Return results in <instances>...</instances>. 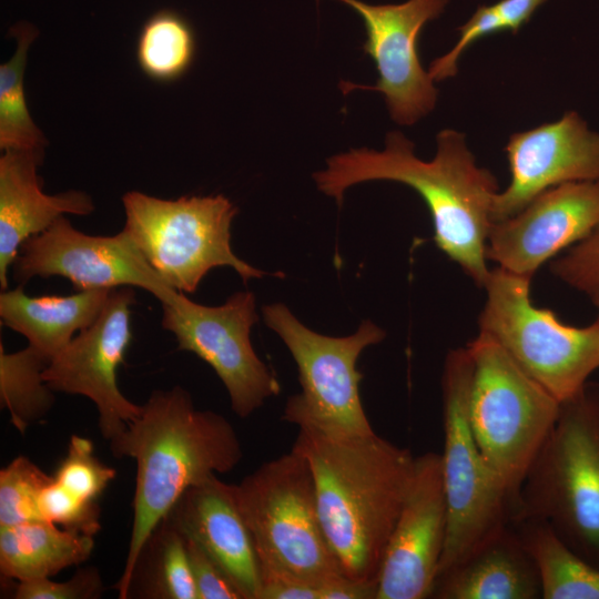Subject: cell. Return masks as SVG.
<instances>
[{
    "label": "cell",
    "mask_w": 599,
    "mask_h": 599,
    "mask_svg": "<svg viewBox=\"0 0 599 599\" xmlns=\"http://www.w3.org/2000/svg\"><path fill=\"white\" fill-rule=\"evenodd\" d=\"M432 161L414 153V144L400 132H389L385 148H367L327 159L326 170L313 177L317 189L341 205L346 189L374 180L403 183L426 203L436 246L483 287L489 274L486 257L491 210L499 186L495 175L476 164L465 135L453 129L437 136Z\"/></svg>",
    "instance_id": "cell-1"
},
{
    "label": "cell",
    "mask_w": 599,
    "mask_h": 599,
    "mask_svg": "<svg viewBox=\"0 0 599 599\" xmlns=\"http://www.w3.org/2000/svg\"><path fill=\"white\" fill-rule=\"evenodd\" d=\"M116 470L103 464L94 454L93 443L72 435L67 455L59 464L54 480L70 494L87 501L98 502Z\"/></svg>",
    "instance_id": "cell-29"
},
{
    "label": "cell",
    "mask_w": 599,
    "mask_h": 599,
    "mask_svg": "<svg viewBox=\"0 0 599 599\" xmlns=\"http://www.w3.org/2000/svg\"><path fill=\"white\" fill-rule=\"evenodd\" d=\"M546 0H499L493 3L500 31L517 33Z\"/></svg>",
    "instance_id": "cell-34"
},
{
    "label": "cell",
    "mask_w": 599,
    "mask_h": 599,
    "mask_svg": "<svg viewBox=\"0 0 599 599\" xmlns=\"http://www.w3.org/2000/svg\"><path fill=\"white\" fill-rule=\"evenodd\" d=\"M51 359L28 345L7 353L0 345V400L9 410L11 424L24 434L27 428L45 417L54 403V392L43 378Z\"/></svg>",
    "instance_id": "cell-25"
},
{
    "label": "cell",
    "mask_w": 599,
    "mask_h": 599,
    "mask_svg": "<svg viewBox=\"0 0 599 599\" xmlns=\"http://www.w3.org/2000/svg\"><path fill=\"white\" fill-rule=\"evenodd\" d=\"M448 530L441 456L415 457L405 499L390 535L376 599L432 597Z\"/></svg>",
    "instance_id": "cell-15"
},
{
    "label": "cell",
    "mask_w": 599,
    "mask_h": 599,
    "mask_svg": "<svg viewBox=\"0 0 599 599\" xmlns=\"http://www.w3.org/2000/svg\"><path fill=\"white\" fill-rule=\"evenodd\" d=\"M293 448L308 461L319 520L344 576L377 583L414 459L376 433L334 437L300 427Z\"/></svg>",
    "instance_id": "cell-3"
},
{
    "label": "cell",
    "mask_w": 599,
    "mask_h": 599,
    "mask_svg": "<svg viewBox=\"0 0 599 599\" xmlns=\"http://www.w3.org/2000/svg\"><path fill=\"white\" fill-rule=\"evenodd\" d=\"M338 1L362 17L366 29L363 50L378 72L374 85L343 82L342 90L380 92L392 119L399 124H413L428 114L435 108L438 90L420 63L418 37L428 21L440 16L448 0H407L378 6L361 0Z\"/></svg>",
    "instance_id": "cell-14"
},
{
    "label": "cell",
    "mask_w": 599,
    "mask_h": 599,
    "mask_svg": "<svg viewBox=\"0 0 599 599\" xmlns=\"http://www.w3.org/2000/svg\"><path fill=\"white\" fill-rule=\"evenodd\" d=\"M599 223V180L568 182L542 192L515 215L490 225L486 257L531 277L548 260Z\"/></svg>",
    "instance_id": "cell-16"
},
{
    "label": "cell",
    "mask_w": 599,
    "mask_h": 599,
    "mask_svg": "<svg viewBox=\"0 0 599 599\" xmlns=\"http://www.w3.org/2000/svg\"><path fill=\"white\" fill-rule=\"evenodd\" d=\"M11 34L17 39L16 52L0 65V149L43 151L48 142L29 113L23 84L28 50L38 30L23 22Z\"/></svg>",
    "instance_id": "cell-26"
},
{
    "label": "cell",
    "mask_w": 599,
    "mask_h": 599,
    "mask_svg": "<svg viewBox=\"0 0 599 599\" xmlns=\"http://www.w3.org/2000/svg\"><path fill=\"white\" fill-rule=\"evenodd\" d=\"M262 573L309 581L344 576L325 537L313 474L295 448L234 485Z\"/></svg>",
    "instance_id": "cell-6"
},
{
    "label": "cell",
    "mask_w": 599,
    "mask_h": 599,
    "mask_svg": "<svg viewBox=\"0 0 599 599\" xmlns=\"http://www.w3.org/2000/svg\"><path fill=\"white\" fill-rule=\"evenodd\" d=\"M505 151L510 181L495 196L493 223L515 215L548 189L599 180V132L591 130L576 111L514 133Z\"/></svg>",
    "instance_id": "cell-17"
},
{
    "label": "cell",
    "mask_w": 599,
    "mask_h": 599,
    "mask_svg": "<svg viewBox=\"0 0 599 599\" xmlns=\"http://www.w3.org/2000/svg\"><path fill=\"white\" fill-rule=\"evenodd\" d=\"M26 456H18L0 471V526L43 520L39 499L52 480Z\"/></svg>",
    "instance_id": "cell-28"
},
{
    "label": "cell",
    "mask_w": 599,
    "mask_h": 599,
    "mask_svg": "<svg viewBox=\"0 0 599 599\" xmlns=\"http://www.w3.org/2000/svg\"><path fill=\"white\" fill-rule=\"evenodd\" d=\"M199 599L185 537L165 517L145 542L128 598Z\"/></svg>",
    "instance_id": "cell-24"
},
{
    "label": "cell",
    "mask_w": 599,
    "mask_h": 599,
    "mask_svg": "<svg viewBox=\"0 0 599 599\" xmlns=\"http://www.w3.org/2000/svg\"><path fill=\"white\" fill-rule=\"evenodd\" d=\"M264 323L284 342L298 370L301 393L291 396L283 419L334 437H364L374 434L365 414L356 368L362 352L380 343L386 333L364 321L348 336L333 337L302 324L283 303L262 307Z\"/></svg>",
    "instance_id": "cell-10"
},
{
    "label": "cell",
    "mask_w": 599,
    "mask_h": 599,
    "mask_svg": "<svg viewBox=\"0 0 599 599\" xmlns=\"http://www.w3.org/2000/svg\"><path fill=\"white\" fill-rule=\"evenodd\" d=\"M540 520L599 568V383L562 402L522 483L511 524Z\"/></svg>",
    "instance_id": "cell-4"
},
{
    "label": "cell",
    "mask_w": 599,
    "mask_h": 599,
    "mask_svg": "<svg viewBox=\"0 0 599 599\" xmlns=\"http://www.w3.org/2000/svg\"><path fill=\"white\" fill-rule=\"evenodd\" d=\"M11 270L21 285L34 276H62L77 291L140 287L162 304L179 294L124 230L112 236L89 235L74 229L64 215L21 244Z\"/></svg>",
    "instance_id": "cell-12"
},
{
    "label": "cell",
    "mask_w": 599,
    "mask_h": 599,
    "mask_svg": "<svg viewBox=\"0 0 599 599\" xmlns=\"http://www.w3.org/2000/svg\"><path fill=\"white\" fill-rule=\"evenodd\" d=\"M531 277L489 271L479 332L491 336L531 378L562 403L599 369V323L577 327L534 305Z\"/></svg>",
    "instance_id": "cell-7"
},
{
    "label": "cell",
    "mask_w": 599,
    "mask_h": 599,
    "mask_svg": "<svg viewBox=\"0 0 599 599\" xmlns=\"http://www.w3.org/2000/svg\"><path fill=\"white\" fill-rule=\"evenodd\" d=\"M130 286L112 288L87 328L79 332L50 362L43 378L53 392L82 395L94 403L101 435L110 440L141 413L142 405L128 399L116 383V370L131 343Z\"/></svg>",
    "instance_id": "cell-13"
},
{
    "label": "cell",
    "mask_w": 599,
    "mask_h": 599,
    "mask_svg": "<svg viewBox=\"0 0 599 599\" xmlns=\"http://www.w3.org/2000/svg\"><path fill=\"white\" fill-rule=\"evenodd\" d=\"M162 327L175 336L180 351L195 354L213 368L240 418L280 394V382L251 343V328L258 321L252 292H236L220 306L197 304L179 292L162 304Z\"/></svg>",
    "instance_id": "cell-11"
},
{
    "label": "cell",
    "mask_w": 599,
    "mask_h": 599,
    "mask_svg": "<svg viewBox=\"0 0 599 599\" xmlns=\"http://www.w3.org/2000/svg\"><path fill=\"white\" fill-rule=\"evenodd\" d=\"M466 347L473 361L470 427L515 516L525 477L558 419L561 403L488 334L479 332Z\"/></svg>",
    "instance_id": "cell-5"
},
{
    "label": "cell",
    "mask_w": 599,
    "mask_h": 599,
    "mask_svg": "<svg viewBox=\"0 0 599 599\" xmlns=\"http://www.w3.org/2000/svg\"><path fill=\"white\" fill-rule=\"evenodd\" d=\"M94 537L67 530L47 520L0 526V572L26 581L50 578L87 561Z\"/></svg>",
    "instance_id": "cell-22"
},
{
    "label": "cell",
    "mask_w": 599,
    "mask_h": 599,
    "mask_svg": "<svg viewBox=\"0 0 599 599\" xmlns=\"http://www.w3.org/2000/svg\"><path fill=\"white\" fill-rule=\"evenodd\" d=\"M437 599H538L537 566L509 524L436 579Z\"/></svg>",
    "instance_id": "cell-20"
},
{
    "label": "cell",
    "mask_w": 599,
    "mask_h": 599,
    "mask_svg": "<svg viewBox=\"0 0 599 599\" xmlns=\"http://www.w3.org/2000/svg\"><path fill=\"white\" fill-rule=\"evenodd\" d=\"M109 443L115 457L136 464L131 536L115 585L119 598L128 599L134 567L156 526L190 487L233 470L243 451L233 425L216 412L196 409L181 386L154 390Z\"/></svg>",
    "instance_id": "cell-2"
},
{
    "label": "cell",
    "mask_w": 599,
    "mask_h": 599,
    "mask_svg": "<svg viewBox=\"0 0 599 599\" xmlns=\"http://www.w3.org/2000/svg\"><path fill=\"white\" fill-rule=\"evenodd\" d=\"M111 290L77 291L67 296H29L19 284L0 294L1 323L23 335L29 345L52 359L94 322Z\"/></svg>",
    "instance_id": "cell-21"
},
{
    "label": "cell",
    "mask_w": 599,
    "mask_h": 599,
    "mask_svg": "<svg viewBox=\"0 0 599 599\" xmlns=\"http://www.w3.org/2000/svg\"><path fill=\"white\" fill-rule=\"evenodd\" d=\"M471 377L473 361L467 347L449 351L441 375L440 454L448 530L438 576L511 524L514 516V505L487 465L470 427Z\"/></svg>",
    "instance_id": "cell-8"
},
{
    "label": "cell",
    "mask_w": 599,
    "mask_h": 599,
    "mask_svg": "<svg viewBox=\"0 0 599 599\" xmlns=\"http://www.w3.org/2000/svg\"><path fill=\"white\" fill-rule=\"evenodd\" d=\"M194 48L193 31L186 20L174 11L162 10L149 18L141 29L138 63L153 80L170 82L189 69Z\"/></svg>",
    "instance_id": "cell-27"
},
{
    "label": "cell",
    "mask_w": 599,
    "mask_h": 599,
    "mask_svg": "<svg viewBox=\"0 0 599 599\" xmlns=\"http://www.w3.org/2000/svg\"><path fill=\"white\" fill-rule=\"evenodd\" d=\"M103 592V582L94 567L78 569L67 581H53L41 578L18 581L13 597L16 599H95Z\"/></svg>",
    "instance_id": "cell-32"
},
{
    "label": "cell",
    "mask_w": 599,
    "mask_h": 599,
    "mask_svg": "<svg viewBox=\"0 0 599 599\" xmlns=\"http://www.w3.org/2000/svg\"><path fill=\"white\" fill-rule=\"evenodd\" d=\"M550 272L585 295L597 309L599 323V223L582 240L550 263Z\"/></svg>",
    "instance_id": "cell-30"
},
{
    "label": "cell",
    "mask_w": 599,
    "mask_h": 599,
    "mask_svg": "<svg viewBox=\"0 0 599 599\" xmlns=\"http://www.w3.org/2000/svg\"><path fill=\"white\" fill-rule=\"evenodd\" d=\"M123 230L175 291L194 293L210 270L232 267L246 283L267 274L235 255L231 224L237 214L224 195L163 200L139 191L122 197Z\"/></svg>",
    "instance_id": "cell-9"
},
{
    "label": "cell",
    "mask_w": 599,
    "mask_h": 599,
    "mask_svg": "<svg viewBox=\"0 0 599 599\" xmlns=\"http://www.w3.org/2000/svg\"><path fill=\"white\" fill-rule=\"evenodd\" d=\"M512 525L537 566L541 599H599V568L568 547L548 524Z\"/></svg>",
    "instance_id": "cell-23"
},
{
    "label": "cell",
    "mask_w": 599,
    "mask_h": 599,
    "mask_svg": "<svg viewBox=\"0 0 599 599\" xmlns=\"http://www.w3.org/2000/svg\"><path fill=\"white\" fill-rule=\"evenodd\" d=\"M43 151H4L0 158V285L8 290V273L21 244L42 233L65 214L88 215L92 197L78 190L54 195L42 191L38 174Z\"/></svg>",
    "instance_id": "cell-19"
},
{
    "label": "cell",
    "mask_w": 599,
    "mask_h": 599,
    "mask_svg": "<svg viewBox=\"0 0 599 599\" xmlns=\"http://www.w3.org/2000/svg\"><path fill=\"white\" fill-rule=\"evenodd\" d=\"M185 542L199 599H244L214 559L192 539L185 537Z\"/></svg>",
    "instance_id": "cell-33"
},
{
    "label": "cell",
    "mask_w": 599,
    "mask_h": 599,
    "mask_svg": "<svg viewBox=\"0 0 599 599\" xmlns=\"http://www.w3.org/2000/svg\"><path fill=\"white\" fill-rule=\"evenodd\" d=\"M39 509L43 520L70 531L94 537L101 529L99 504L75 497L54 478L43 488Z\"/></svg>",
    "instance_id": "cell-31"
},
{
    "label": "cell",
    "mask_w": 599,
    "mask_h": 599,
    "mask_svg": "<svg viewBox=\"0 0 599 599\" xmlns=\"http://www.w3.org/2000/svg\"><path fill=\"white\" fill-rule=\"evenodd\" d=\"M166 518L220 565L244 599H258L260 561L234 485L212 475L190 487Z\"/></svg>",
    "instance_id": "cell-18"
}]
</instances>
